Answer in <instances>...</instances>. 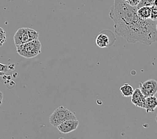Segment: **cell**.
Wrapping results in <instances>:
<instances>
[{"label": "cell", "instance_id": "1", "mask_svg": "<svg viewBox=\"0 0 157 139\" xmlns=\"http://www.w3.org/2000/svg\"><path fill=\"white\" fill-rule=\"evenodd\" d=\"M137 9L136 6L128 4L124 0H114L109 16L116 34L130 44L140 42L150 46L157 42V21L141 18Z\"/></svg>", "mask_w": 157, "mask_h": 139}, {"label": "cell", "instance_id": "2", "mask_svg": "<svg viewBox=\"0 0 157 139\" xmlns=\"http://www.w3.org/2000/svg\"><path fill=\"white\" fill-rule=\"evenodd\" d=\"M41 43L37 40L16 45L17 53L25 58H33L39 55L41 52Z\"/></svg>", "mask_w": 157, "mask_h": 139}, {"label": "cell", "instance_id": "3", "mask_svg": "<svg viewBox=\"0 0 157 139\" xmlns=\"http://www.w3.org/2000/svg\"><path fill=\"white\" fill-rule=\"evenodd\" d=\"M77 119L75 114L63 106L57 108L49 117V122L52 126L56 127L68 120Z\"/></svg>", "mask_w": 157, "mask_h": 139}, {"label": "cell", "instance_id": "4", "mask_svg": "<svg viewBox=\"0 0 157 139\" xmlns=\"http://www.w3.org/2000/svg\"><path fill=\"white\" fill-rule=\"evenodd\" d=\"M38 32L29 27H21L17 30L14 34L13 40L15 45H20L38 39Z\"/></svg>", "mask_w": 157, "mask_h": 139}, {"label": "cell", "instance_id": "5", "mask_svg": "<svg viewBox=\"0 0 157 139\" xmlns=\"http://www.w3.org/2000/svg\"><path fill=\"white\" fill-rule=\"evenodd\" d=\"M139 89L145 97L155 96L157 93V81L154 79L139 84Z\"/></svg>", "mask_w": 157, "mask_h": 139}, {"label": "cell", "instance_id": "6", "mask_svg": "<svg viewBox=\"0 0 157 139\" xmlns=\"http://www.w3.org/2000/svg\"><path fill=\"white\" fill-rule=\"evenodd\" d=\"M78 124H79V123L77 119L68 120L60 124L59 126H56V128L60 133L69 134L77 130Z\"/></svg>", "mask_w": 157, "mask_h": 139}, {"label": "cell", "instance_id": "7", "mask_svg": "<svg viewBox=\"0 0 157 139\" xmlns=\"http://www.w3.org/2000/svg\"><path fill=\"white\" fill-rule=\"evenodd\" d=\"M132 103L136 106L139 107V108H143L146 97L144 94L142 93V92L139 88H136L134 90L132 95L131 96Z\"/></svg>", "mask_w": 157, "mask_h": 139}, {"label": "cell", "instance_id": "8", "mask_svg": "<svg viewBox=\"0 0 157 139\" xmlns=\"http://www.w3.org/2000/svg\"><path fill=\"white\" fill-rule=\"evenodd\" d=\"M157 108V98L155 96L146 97L144 109L147 113L154 112Z\"/></svg>", "mask_w": 157, "mask_h": 139}, {"label": "cell", "instance_id": "9", "mask_svg": "<svg viewBox=\"0 0 157 139\" xmlns=\"http://www.w3.org/2000/svg\"><path fill=\"white\" fill-rule=\"evenodd\" d=\"M95 42L98 47L101 48H105L110 46V39L109 36L108 35L103 33L98 35Z\"/></svg>", "mask_w": 157, "mask_h": 139}, {"label": "cell", "instance_id": "10", "mask_svg": "<svg viewBox=\"0 0 157 139\" xmlns=\"http://www.w3.org/2000/svg\"><path fill=\"white\" fill-rule=\"evenodd\" d=\"M120 90L121 94L124 96V97H130L132 95L134 92V88L132 86L129 84H124L121 86L120 88Z\"/></svg>", "mask_w": 157, "mask_h": 139}, {"label": "cell", "instance_id": "11", "mask_svg": "<svg viewBox=\"0 0 157 139\" xmlns=\"http://www.w3.org/2000/svg\"><path fill=\"white\" fill-rule=\"evenodd\" d=\"M151 7L144 6L137 9V13L138 16L142 19H150L151 17Z\"/></svg>", "mask_w": 157, "mask_h": 139}, {"label": "cell", "instance_id": "12", "mask_svg": "<svg viewBox=\"0 0 157 139\" xmlns=\"http://www.w3.org/2000/svg\"><path fill=\"white\" fill-rule=\"evenodd\" d=\"M155 0H140V2L138 3V4L136 5L137 9L141 8V7H144V6H148V7H151L152 5H154V3H155Z\"/></svg>", "mask_w": 157, "mask_h": 139}, {"label": "cell", "instance_id": "13", "mask_svg": "<svg viewBox=\"0 0 157 139\" xmlns=\"http://www.w3.org/2000/svg\"><path fill=\"white\" fill-rule=\"evenodd\" d=\"M151 17L150 19L153 21H157V6L152 5L151 7Z\"/></svg>", "mask_w": 157, "mask_h": 139}, {"label": "cell", "instance_id": "14", "mask_svg": "<svg viewBox=\"0 0 157 139\" xmlns=\"http://www.w3.org/2000/svg\"><path fill=\"white\" fill-rule=\"evenodd\" d=\"M6 41V33L2 27H0V47L3 45Z\"/></svg>", "mask_w": 157, "mask_h": 139}, {"label": "cell", "instance_id": "15", "mask_svg": "<svg viewBox=\"0 0 157 139\" xmlns=\"http://www.w3.org/2000/svg\"><path fill=\"white\" fill-rule=\"evenodd\" d=\"M128 4H129L132 6H136L138 3L140 2V0H124Z\"/></svg>", "mask_w": 157, "mask_h": 139}, {"label": "cell", "instance_id": "16", "mask_svg": "<svg viewBox=\"0 0 157 139\" xmlns=\"http://www.w3.org/2000/svg\"><path fill=\"white\" fill-rule=\"evenodd\" d=\"M9 70V68L8 66L6 65V64H3L0 63V72H7Z\"/></svg>", "mask_w": 157, "mask_h": 139}, {"label": "cell", "instance_id": "17", "mask_svg": "<svg viewBox=\"0 0 157 139\" xmlns=\"http://www.w3.org/2000/svg\"><path fill=\"white\" fill-rule=\"evenodd\" d=\"M3 98V94L2 93V92L0 91V106H1L2 104Z\"/></svg>", "mask_w": 157, "mask_h": 139}, {"label": "cell", "instance_id": "18", "mask_svg": "<svg viewBox=\"0 0 157 139\" xmlns=\"http://www.w3.org/2000/svg\"><path fill=\"white\" fill-rule=\"evenodd\" d=\"M5 75V72H0V76H3Z\"/></svg>", "mask_w": 157, "mask_h": 139}, {"label": "cell", "instance_id": "19", "mask_svg": "<svg viewBox=\"0 0 157 139\" xmlns=\"http://www.w3.org/2000/svg\"><path fill=\"white\" fill-rule=\"evenodd\" d=\"M154 5H156V6H157V0H155V3H154Z\"/></svg>", "mask_w": 157, "mask_h": 139}, {"label": "cell", "instance_id": "20", "mask_svg": "<svg viewBox=\"0 0 157 139\" xmlns=\"http://www.w3.org/2000/svg\"><path fill=\"white\" fill-rule=\"evenodd\" d=\"M155 120H156V123H157V115H156V118H155Z\"/></svg>", "mask_w": 157, "mask_h": 139}, {"label": "cell", "instance_id": "21", "mask_svg": "<svg viewBox=\"0 0 157 139\" xmlns=\"http://www.w3.org/2000/svg\"><path fill=\"white\" fill-rule=\"evenodd\" d=\"M156 31H157V22H156Z\"/></svg>", "mask_w": 157, "mask_h": 139}]
</instances>
